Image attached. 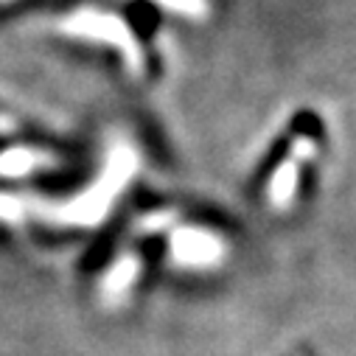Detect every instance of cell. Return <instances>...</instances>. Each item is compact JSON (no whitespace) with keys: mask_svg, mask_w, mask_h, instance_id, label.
Returning a JSON list of instances; mask_svg holds the SVG:
<instances>
[{"mask_svg":"<svg viewBox=\"0 0 356 356\" xmlns=\"http://www.w3.org/2000/svg\"><path fill=\"white\" fill-rule=\"evenodd\" d=\"M295 180H298V165H292V163L284 165L281 174H278V180H275V186H273V197L278 202H286L292 197V191H295Z\"/></svg>","mask_w":356,"mask_h":356,"instance_id":"obj_1","label":"cell"}]
</instances>
